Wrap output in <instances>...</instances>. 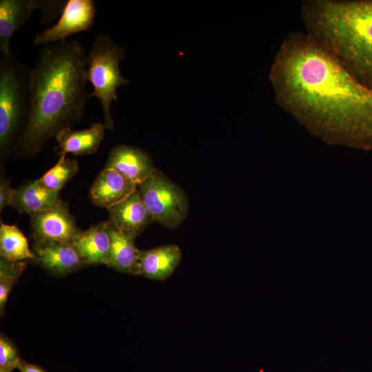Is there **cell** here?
<instances>
[{
    "mask_svg": "<svg viewBox=\"0 0 372 372\" xmlns=\"http://www.w3.org/2000/svg\"><path fill=\"white\" fill-rule=\"evenodd\" d=\"M137 187L116 170L105 167L94 180L90 196L96 205L107 209L127 197Z\"/></svg>",
    "mask_w": 372,
    "mask_h": 372,
    "instance_id": "4fadbf2b",
    "label": "cell"
},
{
    "mask_svg": "<svg viewBox=\"0 0 372 372\" xmlns=\"http://www.w3.org/2000/svg\"><path fill=\"white\" fill-rule=\"evenodd\" d=\"M27 65L12 52L0 58V148L4 154L17 134L21 138L30 108L29 76ZM21 139V138H20Z\"/></svg>",
    "mask_w": 372,
    "mask_h": 372,
    "instance_id": "277c9868",
    "label": "cell"
},
{
    "mask_svg": "<svg viewBox=\"0 0 372 372\" xmlns=\"http://www.w3.org/2000/svg\"><path fill=\"white\" fill-rule=\"evenodd\" d=\"M36 241L72 242L81 231L65 203L31 216Z\"/></svg>",
    "mask_w": 372,
    "mask_h": 372,
    "instance_id": "ba28073f",
    "label": "cell"
},
{
    "mask_svg": "<svg viewBox=\"0 0 372 372\" xmlns=\"http://www.w3.org/2000/svg\"><path fill=\"white\" fill-rule=\"evenodd\" d=\"M78 171L79 164L76 160L67 158L66 154H61L54 166L38 180L45 188L59 192Z\"/></svg>",
    "mask_w": 372,
    "mask_h": 372,
    "instance_id": "ffe728a7",
    "label": "cell"
},
{
    "mask_svg": "<svg viewBox=\"0 0 372 372\" xmlns=\"http://www.w3.org/2000/svg\"><path fill=\"white\" fill-rule=\"evenodd\" d=\"M269 77L279 106L324 140L372 148V90L307 32L290 33Z\"/></svg>",
    "mask_w": 372,
    "mask_h": 372,
    "instance_id": "6da1fadb",
    "label": "cell"
},
{
    "mask_svg": "<svg viewBox=\"0 0 372 372\" xmlns=\"http://www.w3.org/2000/svg\"><path fill=\"white\" fill-rule=\"evenodd\" d=\"M105 129L104 123L98 122L83 130H61L55 137L61 149L60 154L85 155L96 152L104 138Z\"/></svg>",
    "mask_w": 372,
    "mask_h": 372,
    "instance_id": "2e32d148",
    "label": "cell"
},
{
    "mask_svg": "<svg viewBox=\"0 0 372 372\" xmlns=\"http://www.w3.org/2000/svg\"><path fill=\"white\" fill-rule=\"evenodd\" d=\"M301 11L306 32L372 90V0H309Z\"/></svg>",
    "mask_w": 372,
    "mask_h": 372,
    "instance_id": "3957f363",
    "label": "cell"
},
{
    "mask_svg": "<svg viewBox=\"0 0 372 372\" xmlns=\"http://www.w3.org/2000/svg\"><path fill=\"white\" fill-rule=\"evenodd\" d=\"M96 14L93 0H68L58 21L37 33L33 43L43 47L65 41L73 34L89 31L94 25Z\"/></svg>",
    "mask_w": 372,
    "mask_h": 372,
    "instance_id": "52a82bcc",
    "label": "cell"
},
{
    "mask_svg": "<svg viewBox=\"0 0 372 372\" xmlns=\"http://www.w3.org/2000/svg\"><path fill=\"white\" fill-rule=\"evenodd\" d=\"M137 190L154 221L175 228L186 218L189 205L185 193L159 169L154 168Z\"/></svg>",
    "mask_w": 372,
    "mask_h": 372,
    "instance_id": "8992f818",
    "label": "cell"
},
{
    "mask_svg": "<svg viewBox=\"0 0 372 372\" xmlns=\"http://www.w3.org/2000/svg\"><path fill=\"white\" fill-rule=\"evenodd\" d=\"M13 370L10 368H0V372H12Z\"/></svg>",
    "mask_w": 372,
    "mask_h": 372,
    "instance_id": "d4e9b609",
    "label": "cell"
},
{
    "mask_svg": "<svg viewBox=\"0 0 372 372\" xmlns=\"http://www.w3.org/2000/svg\"><path fill=\"white\" fill-rule=\"evenodd\" d=\"M62 203L59 192L50 190L36 180L14 189L11 206L32 216Z\"/></svg>",
    "mask_w": 372,
    "mask_h": 372,
    "instance_id": "e0dca14e",
    "label": "cell"
},
{
    "mask_svg": "<svg viewBox=\"0 0 372 372\" xmlns=\"http://www.w3.org/2000/svg\"><path fill=\"white\" fill-rule=\"evenodd\" d=\"M21 359L12 342L2 333L0 336V368L17 369Z\"/></svg>",
    "mask_w": 372,
    "mask_h": 372,
    "instance_id": "7402d4cb",
    "label": "cell"
},
{
    "mask_svg": "<svg viewBox=\"0 0 372 372\" xmlns=\"http://www.w3.org/2000/svg\"><path fill=\"white\" fill-rule=\"evenodd\" d=\"M17 369L20 372H45L42 367L27 362L23 360L19 364Z\"/></svg>",
    "mask_w": 372,
    "mask_h": 372,
    "instance_id": "cb8c5ba5",
    "label": "cell"
},
{
    "mask_svg": "<svg viewBox=\"0 0 372 372\" xmlns=\"http://www.w3.org/2000/svg\"><path fill=\"white\" fill-rule=\"evenodd\" d=\"M35 260L48 272L65 276L86 262L72 242L36 241Z\"/></svg>",
    "mask_w": 372,
    "mask_h": 372,
    "instance_id": "9c48e42d",
    "label": "cell"
},
{
    "mask_svg": "<svg viewBox=\"0 0 372 372\" xmlns=\"http://www.w3.org/2000/svg\"><path fill=\"white\" fill-rule=\"evenodd\" d=\"M72 242L87 265H107L111 240L105 222L80 231Z\"/></svg>",
    "mask_w": 372,
    "mask_h": 372,
    "instance_id": "ac0fdd59",
    "label": "cell"
},
{
    "mask_svg": "<svg viewBox=\"0 0 372 372\" xmlns=\"http://www.w3.org/2000/svg\"><path fill=\"white\" fill-rule=\"evenodd\" d=\"M105 222L111 245L107 266L131 275H139L140 255L135 245L136 236L120 230L108 219Z\"/></svg>",
    "mask_w": 372,
    "mask_h": 372,
    "instance_id": "7c38bea8",
    "label": "cell"
},
{
    "mask_svg": "<svg viewBox=\"0 0 372 372\" xmlns=\"http://www.w3.org/2000/svg\"><path fill=\"white\" fill-rule=\"evenodd\" d=\"M46 1L1 0L0 1V50L1 54L11 52L10 41L32 13L44 10Z\"/></svg>",
    "mask_w": 372,
    "mask_h": 372,
    "instance_id": "8fae6325",
    "label": "cell"
},
{
    "mask_svg": "<svg viewBox=\"0 0 372 372\" xmlns=\"http://www.w3.org/2000/svg\"><path fill=\"white\" fill-rule=\"evenodd\" d=\"M105 167L116 170L137 185L155 168L143 149L127 145H118L110 150Z\"/></svg>",
    "mask_w": 372,
    "mask_h": 372,
    "instance_id": "30bf717a",
    "label": "cell"
},
{
    "mask_svg": "<svg viewBox=\"0 0 372 372\" xmlns=\"http://www.w3.org/2000/svg\"><path fill=\"white\" fill-rule=\"evenodd\" d=\"M25 267L24 261H12L0 258V310L1 313L7 302L10 291Z\"/></svg>",
    "mask_w": 372,
    "mask_h": 372,
    "instance_id": "44dd1931",
    "label": "cell"
},
{
    "mask_svg": "<svg viewBox=\"0 0 372 372\" xmlns=\"http://www.w3.org/2000/svg\"><path fill=\"white\" fill-rule=\"evenodd\" d=\"M0 254L7 260L23 261L35 260V256L30 249L25 236L15 225L1 223Z\"/></svg>",
    "mask_w": 372,
    "mask_h": 372,
    "instance_id": "d6986e66",
    "label": "cell"
},
{
    "mask_svg": "<svg viewBox=\"0 0 372 372\" xmlns=\"http://www.w3.org/2000/svg\"><path fill=\"white\" fill-rule=\"evenodd\" d=\"M110 218L121 231L139 235L153 220L137 189L125 199L107 209Z\"/></svg>",
    "mask_w": 372,
    "mask_h": 372,
    "instance_id": "5bb4252c",
    "label": "cell"
},
{
    "mask_svg": "<svg viewBox=\"0 0 372 372\" xmlns=\"http://www.w3.org/2000/svg\"><path fill=\"white\" fill-rule=\"evenodd\" d=\"M125 59V47L120 46L107 34L96 35L86 54L85 77L93 86L89 98L95 97L101 103L106 129H114L110 107L118 99L117 90L130 83L120 70V63Z\"/></svg>",
    "mask_w": 372,
    "mask_h": 372,
    "instance_id": "5b68a950",
    "label": "cell"
},
{
    "mask_svg": "<svg viewBox=\"0 0 372 372\" xmlns=\"http://www.w3.org/2000/svg\"><path fill=\"white\" fill-rule=\"evenodd\" d=\"M86 54L71 39L43 46L29 76L30 108L19 141L23 155H34L61 130L81 121L89 93Z\"/></svg>",
    "mask_w": 372,
    "mask_h": 372,
    "instance_id": "7a4b0ae2",
    "label": "cell"
},
{
    "mask_svg": "<svg viewBox=\"0 0 372 372\" xmlns=\"http://www.w3.org/2000/svg\"><path fill=\"white\" fill-rule=\"evenodd\" d=\"M14 189L10 187L8 179L1 178L0 181V209L11 205Z\"/></svg>",
    "mask_w": 372,
    "mask_h": 372,
    "instance_id": "603a6c76",
    "label": "cell"
},
{
    "mask_svg": "<svg viewBox=\"0 0 372 372\" xmlns=\"http://www.w3.org/2000/svg\"><path fill=\"white\" fill-rule=\"evenodd\" d=\"M181 258V249L175 244L141 250L139 276L165 280L172 275Z\"/></svg>",
    "mask_w": 372,
    "mask_h": 372,
    "instance_id": "9a60e30c",
    "label": "cell"
}]
</instances>
